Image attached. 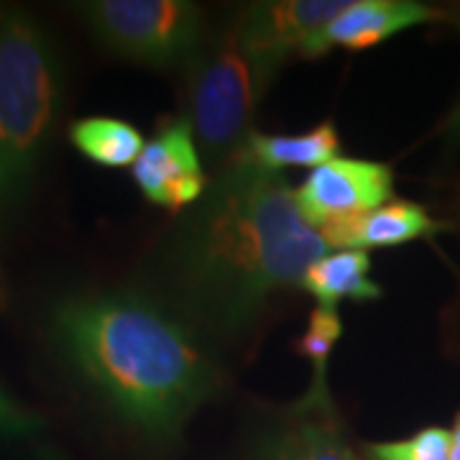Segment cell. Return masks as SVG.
<instances>
[{
	"mask_svg": "<svg viewBox=\"0 0 460 460\" xmlns=\"http://www.w3.org/2000/svg\"><path fill=\"white\" fill-rule=\"evenodd\" d=\"M328 253L279 172L235 156L215 174L166 243V279L190 313L241 332L269 296L302 284Z\"/></svg>",
	"mask_w": 460,
	"mask_h": 460,
	"instance_id": "1",
	"label": "cell"
},
{
	"mask_svg": "<svg viewBox=\"0 0 460 460\" xmlns=\"http://www.w3.org/2000/svg\"><path fill=\"white\" fill-rule=\"evenodd\" d=\"M51 330L66 361L148 438H177L213 394L215 371L198 341L148 296H69L54 307Z\"/></svg>",
	"mask_w": 460,
	"mask_h": 460,
	"instance_id": "2",
	"label": "cell"
},
{
	"mask_svg": "<svg viewBox=\"0 0 460 460\" xmlns=\"http://www.w3.org/2000/svg\"><path fill=\"white\" fill-rule=\"evenodd\" d=\"M62 102V66L39 21L0 11V220L23 199Z\"/></svg>",
	"mask_w": 460,
	"mask_h": 460,
	"instance_id": "3",
	"label": "cell"
},
{
	"mask_svg": "<svg viewBox=\"0 0 460 460\" xmlns=\"http://www.w3.org/2000/svg\"><path fill=\"white\" fill-rule=\"evenodd\" d=\"M281 66L241 36L235 21L190 69L187 120L210 159H233L246 144L261 98Z\"/></svg>",
	"mask_w": 460,
	"mask_h": 460,
	"instance_id": "4",
	"label": "cell"
},
{
	"mask_svg": "<svg viewBox=\"0 0 460 460\" xmlns=\"http://www.w3.org/2000/svg\"><path fill=\"white\" fill-rule=\"evenodd\" d=\"M105 49L133 65L192 69L202 54V11L187 0H93L80 5Z\"/></svg>",
	"mask_w": 460,
	"mask_h": 460,
	"instance_id": "5",
	"label": "cell"
},
{
	"mask_svg": "<svg viewBox=\"0 0 460 460\" xmlns=\"http://www.w3.org/2000/svg\"><path fill=\"white\" fill-rule=\"evenodd\" d=\"M394 172L392 166L368 159L338 156L317 166L295 192L305 220L323 228L328 223L356 217L392 202Z\"/></svg>",
	"mask_w": 460,
	"mask_h": 460,
	"instance_id": "6",
	"label": "cell"
},
{
	"mask_svg": "<svg viewBox=\"0 0 460 460\" xmlns=\"http://www.w3.org/2000/svg\"><path fill=\"white\" fill-rule=\"evenodd\" d=\"M133 180L144 198L172 213L198 205L210 180L199 162V146L187 115L164 120L154 138H148L133 164Z\"/></svg>",
	"mask_w": 460,
	"mask_h": 460,
	"instance_id": "7",
	"label": "cell"
},
{
	"mask_svg": "<svg viewBox=\"0 0 460 460\" xmlns=\"http://www.w3.org/2000/svg\"><path fill=\"white\" fill-rule=\"evenodd\" d=\"M350 0H269L251 3L235 26L256 51L284 65L343 13Z\"/></svg>",
	"mask_w": 460,
	"mask_h": 460,
	"instance_id": "8",
	"label": "cell"
},
{
	"mask_svg": "<svg viewBox=\"0 0 460 460\" xmlns=\"http://www.w3.org/2000/svg\"><path fill=\"white\" fill-rule=\"evenodd\" d=\"M440 16V11L417 0H350L343 13L325 31L317 33L299 57L314 59L335 47L350 51L368 49L396 33L438 21Z\"/></svg>",
	"mask_w": 460,
	"mask_h": 460,
	"instance_id": "9",
	"label": "cell"
},
{
	"mask_svg": "<svg viewBox=\"0 0 460 460\" xmlns=\"http://www.w3.org/2000/svg\"><path fill=\"white\" fill-rule=\"evenodd\" d=\"M443 228L447 226L438 223L422 205L410 199H394L371 213L343 217L317 230L328 248L366 251V248L402 246L410 241L429 238Z\"/></svg>",
	"mask_w": 460,
	"mask_h": 460,
	"instance_id": "10",
	"label": "cell"
},
{
	"mask_svg": "<svg viewBox=\"0 0 460 460\" xmlns=\"http://www.w3.org/2000/svg\"><path fill=\"white\" fill-rule=\"evenodd\" d=\"M253 460H358L330 407L299 402V414L284 420L259 445Z\"/></svg>",
	"mask_w": 460,
	"mask_h": 460,
	"instance_id": "11",
	"label": "cell"
},
{
	"mask_svg": "<svg viewBox=\"0 0 460 460\" xmlns=\"http://www.w3.org/2000/svg\"><path fill=\"white\" fill-rule=\"evenodd\" d=\"M341 138L332 120H325L310 131L295 136H277V133H248L246 144L235 156H246L263 169L279 172L287 166H323L338 159ZM233 156V159H235Z\"/></svg>",
	"mask_w": 460,
	"mask_h": 460,
	"instance_id": "12",
	"label": "cell"
},
{
	"mask_svg": "<svg viewBox=\"0 0 460 460\" xmlns=\"http://www.w3.org/2000/svg\"><path fill=\"white\" fill-rule=\"evenodd\" d=\"M302 287L320 302V307H335L341 299L371 302L381 296V287L371 279V259L366 251H335L307 269Z\"/></svg>",
	"mask_w": 460,
	"mask_h": 460,
	"instance_id": "13",
	"label": "cell"
},
{
	"mask_svg": "<svg viewBox=\"0 0 460 460\" xmlns=\"http://www.w3.org/2000/svg\"><path fill=\"white\" fill-rule=\"evenodd\" d=\"M69 138L90 162L111 169L133 166L146 146L144 136L136 126L108 115H93L72 123Z\"/></svg>",
	"mask_w": 460,
	"mask_h": 460,
	"instance_id": "14",
	"label": "cell"
},
{
	"mask_svg": "<svg viewBox=\"0 0 460 460\" xmlns=\"http://www.w3.org/2000/svg\"><path fill=\"white\" fill-rule=\"evenodd\" d=\"M343 335V323H341V314L335 307H314L310 314V323L307 330L299 335L295 350L305 358V361L313 363L314 378L313 386L307 396L302 399L305 404H314V407H330V394H328V361L332 356V348L338 345Z\"/></svg>",
	"mask_w": 460,
	"mask_h": 460,
	"instance_id": "15",
	"label": "cell"
},
{
	"mask_svg": "<svg viewBox=\"0 0 460 460\" xmlns=\"http://www.w3.org/2000/svg\"><path fill=\"white\" fill-rule=\"evenodd\" d=\"M366 453L371 460H450V429L425 428L407 440L368 445Z\"/></svg>",
	"mask_w": 460,
	"mask_h": 460,
	"instance_id": "16",
	"label": "cell"
},
{
	"mask_svg": "<svg viewBox=\"0 0 460 460\" xmlns=\"http://www.w3.org/2000/svg\"><path fill=\"white\" fill-rule=\"evenodd\" d=\"M39 428H41V420L23 407H18L16 402L0 389V435L3 438H23Z\"/></svg>",
	"mask_w": 460,
	"mask_h": 460,
	"instance_id": "17",
	"label": "cell"
},
{
	"mask_svg": "<svg viewBox=\"0 0 460 460\" xmlns=\"http://www.w3.org/2000/svg\"><path fill=\"white\" fill-rule=\"evenodd\" d=\"M450 460H460V411L456 414V425L450 429Z\"/></svg>",
	"mask_w": 460,
	"mask_h": 460,
	"instance_id": "18",
	"label": "cell"
},
{
	"mask_svg": "<svg viewBox=\"0 0 460 460\" xmlns=\"http://www.w3.org/2000/svg\"><path fill=\"white\" fill-rule=\"evenodd\" d=\"M447 133H450V136H456V138H460V100H458V105L453 108L450 118H447Z\"/></svg>",
	"mask_w": 460,
	"mask_h": 460,
	"instance_id": "19",
	"label": "cell"
}]
</instances>
